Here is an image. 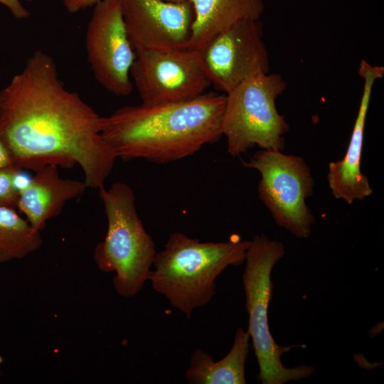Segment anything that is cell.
Segmentation results:
<instances>
[{
	"mask_svg": "<svg viewBox=\"0 0 384 384\" xmlns=\"http://www.w3.org/2000/svg\"><path fill=\"white\" fill-rule=\"evenodd\" d=\"M101 117L58 77L53 58L36 50L0 90V137L15 166L78 164L87 187L101 188L117 158L101 135Z\"/></svg>",
	"mask_w": 384,
	"mask_h": 384,
	"instance_id": "obj_1",
	"label": "cell"
},
{
	"mask_svg": "<svg viewBox=\"0 0 384 384\" xmlns=\"http://www.w3.org/2000/svg\"><path fill=\"white\" fill-rule=\"evenodd\" d=\"M225 94L205 92L187 101L122 107L101 117V135L124 161L164 164L218 141Z\"/></svg>",
	"mask_w": 384,
	"mask_h": 384,
	"instance_id": "obj_2",
	"label": "cell"
},
{
	"mask_svg": "<svg viewBox=\"0 0 384 384\" xmlns=\"http://www.w3.org/2000/svg\"><path fill=\"white\" fill-rule=\"evenodd\" d=\"M251 240L200 242L175 232L156 252L149 281L152 288L189 319L216 292L215 279L229 266L245 260Z\"/></svg>",
	"mask_w": 384,
	"mask_h": 384,
	"instance_id": "obj_3",
	"label": "cell"
},
{
	"mask_svg": "<svg viewBox=\"0 0 384 384\" xmlns=\"http://www.w3.org/2000/svg\"><path fill=\"white\" fill-rule=\"evenodd\" d=\"M107 219L103 241L94 250V260L103 272H115L112 280L117 293L132 297L149 279L156 254L152 238L145 230L135 207L132 188L116 182L99 189Z\"/></svg>",
	"mask_w": 384,
	"mask_h": 384,
	"instance_id": "obj_4",
	"label": "cell"
},
{
	"mask_svg": "<svg viewBox=\"0 0 384 384\" xmlns=\"http://www.w3.org/2000/svg\"><path fill=\"white\" fill-rule=\"evenodd\" d=\"M284 254V246L281 242L261 234L251 240L245 260L242 280L249 316L247 331L259 366L257 379L262 384L298 381L310 377L315 370L313 366L306 364L286 367L281 357L292 346L277 344L270 331L268 306L273 291L271 274Z\"/></svg>",
	"mask_w": 384,
	"mask_h": 384,
	"instance_id": "obj_5",
	"label": "cell"
},
{
	"mask_svg": "<svg viewBox=\"0 0 384 384\" xmlns=\"http://www.w3.org/2000/svg\"><path fill=\"white\" fill-rule=\"evenodd\" d=\"M286 87L279 74L268 73L250 77L225 94L222 134L228 154L240 156L255 146L284 149V134L289 127L278 112L276 100Z\"/></svg>",
	"mask_w": 384,
	"mask_h": 384,
	"instance_id": "obj_6",
	"label": "cell"
},
{
	"mask_svg": "<svg viewBox=\"0 0 384 384\" xmlns=\"http://www.w3.org/2000/svg\"><path fill=\"white\" fill-rule=\"evenodd\" d=\"M242 162L243 166L260 172L259 198L277 225L298 238H308L315 218L306 200L313 194L314 179L304 159L262 149Z\"/></svg>",
	"mask_w": 384,
	"mask_h": 384,
	"instance_id": "obj_7",
	"label": "cell"
},
{
	"mask_svg": "<svg viewBox=\"0 0 384 384\" xmlns=\"http://www.w3.org/2000/svg\"><path fill=\"white\" fill-rule=\"evenodd\" d=\"M130 77L144 105L195 99L211 85L200 53L187 49L135 51Z\"/></svg>",
	"mask_w": 384,
	"mask_h": 384,
	"instance_id": "obj_8",
	"label": "cell"
},
{
	"mask_svg": "<svg viewBox=\"0 0 384 384\" xmlns=\"http://www.w3.org/2000/svg\"><path fill=\"white\" fill-rule=\"evenodd\" d=\"M87 61L96 80L118 96L133 90L130 70L136 57L127 33L121 0L94 6L85 36Z\"/></svg>",
	"mask_w": 384,
	"mask_h": 384,
	"instance_id": "obj_9",
	"label": "cell"
},
{
	"mask_svg": "<svg viewBox=\"0 0 384 384\" xmlns=\"http://www.w3.org/2000/svg\"><path fill=\"white\" fill-rule=\"evenodd\" d=\"M207 76L227 94L247 78L270 73L260 19H242L213 38L200 52Z\"/></svg>",
	"mask_w": 384,
	"mask_h": 384,
	"instance_id": "obj_10",
	"label": "cell"
},
{
	"mask_svg": "<svg viewBox=\"0 0 384 384\" xmlns=\"http://www.w3.org/2000/svg\"><path fill=\"white\" fill-rule=\"evenodd\" d=\"M121 4L135 51L188 48L193 11L188 0H121Z\"/></svg>",
	"mask_w": 384,
	"mask_h": 384,
	"instance_id": "obj_11",
	"label": "cell"
},
{
	"mask_svg": "<svg viewBox=\"0 0 384 384\" xmlns=\"http://www.w3.org/2000/svg\"><path fill=\"white\" fill-rule=\"evenodd\" d=\"M363 80V89L358 112L348 149L341 160L330 162L327 179L334 196L348 204L363 201L373 193L367 177L361 172V161L366 120L375 82L383 77L384 68L362 60L358 70Z\"/></svg>",
	"mask_w": 384,
	"mask_h": 384,
	"instance_id": "obj_12",
	"label": "cell"
},
{
	"mask_svg": "<svg viewBox=\"0 0 384 384\" xmlns=\"http://www.w3.org/2000/svg\"><path fill=\"white\" fill-rule=\"evenodd\" d=\"M35 172L21 188L17 208L31 226L41 231L66 202L80 196L87 186L85 181L61 178L56 165H46Z\"/></svg>",
	"mask_w": 384,
	"mask_h": 384,
	"instance_id": "obj_13",
	"label": "cell"
},
{
	"mask_svg": "<svg viewBox=\"0 0 384 384\" xmlns=\"http://www.w3.org/2000/svg\"><path fill=\"white\" fill-rule=\"evenodd\" d=\"M193 20L188 48L198 53L217 35L242 19H260L262 0H188Z\"/></svg>",
	"mask_w": 384,
	"mask_h": 384,
	"instance_id": "obj_14",
	"label": "cell"
},
{
	"mask_svg": "<svg viewBox=\"0 0 384 384\" xmlns=\"http://www.w3.org/2000/svg\"><path fill=\"white\" fill-rule=\"evenodd\" d=\"M247 331L238 328L228 353L218 361L197 348L192 353L185 378L191 384H245V366L250 352Z\"/></svg>",
	"mask_w": 384,
	"mask_h": 384,
	"instance_id": "obj_15",
	"label": "cell"
},
{
	"mask_svg": "<svg viewBox=\"0 0 384 384\" xmlns=\"http://www.w3.org/2000/svg\"><path fill=\"white\" fill-rule=\"evenodd\" d=\"M41 231L14 208L0 206V264L24 258L42 245Z\"/></svg>",
	"mask_w": 384,
	"mask_h": 384,
	"instance_id": "obj_16",
	"label": "cell"
},
{
	"mask_svg": "<svg viewBox=\"0 0 384 384\" xmlns=\"http://www.w3.org/2000/svg\"><path fill=\"white\" fill-rule=\"evenodd\" d=\"M21 170L16 166L0 168V206L17 208L20 188L17 176Z\"/></svg>",
	"mask_w": 384,
	"mask_h": 384,
	"instance_id": "obj_17",
	"label": "cell"
},
{
	"mask_svg": "<svg viewBox=\"0 0 384 384\" xmlns=\"http://www.w3.org/2000/svg\"><path fill=\"white\" fill-rule=\"evenodd\" d=\"M22 0H0V3L6 6L12 15L17 19L26 18L30 16V12L22 5ZM31 1L33 0H26Z\"/></svg>",
	"mask_w": 384,
	"mask_h": 384,
	"instance_id": "obj_18",
	"label": "cell"
},
{
	"mask_svg": "<svg viewBox=\"0 0 384 384\" xmlns=\"http://www.w3.org/2000/svg\"><path fill=\"white\" fill-rule=\"evenodd\" d=\"M100 1L101 0H63V4L70 13L73 14L94 6Z\"/></svg>",
	"mask_w": 384,
	"mask_h": 384,
	"instance_id": "obj_19",
	"label": "cell"
},
{
	"mask_svg": "<svg viewBox=\"0 0 384 384\" xmlns=\"http://www.w3.org/2000/svg\"><path fill=\"white\" fill-rule=\"evenodd\" d=\"M11 166H15L11 154L0 137V168Z\"/></svg>",
	"mask_w": 384,
	"mask_h": 384,
	"instance_id": "obj_20",
	"label": "cell"
},
{
	"mask_svg": "<svg viewBox=\"0 0 384 384\" xmlns=\"http://www.w3.org/2000/svg\"><path fill=\"white\" fill-rule=\"evenodd\" d=\"M3 362H4V358L1 356V355H0V375H1V366L3 363Z\"/></svg>",
	"mask_w": 384,
	"mask_h": 384,
	"instance_id": "obj_21",
	"label": "cell"
},
{
	"mask_svg": "<svg viewBox=\"0 0 384 384\" xmlns=\"http://www.w3.org/2000/svg\"><path fill=\"white\" fill-rule=\"evenodd\" d=\"M165 1H184V0H165Z\"/></svg>",
	"mask_w": 384,
	"mask_h": 384,
	"instance_id": "obj_22",
	"label": "cell"
}]
</instances>
